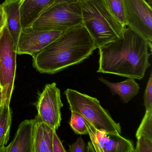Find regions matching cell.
<instances>
[{"label": "cell", "instance_id": "cell-1", "mask_svg": "<svg viewBox=\"0 0 152 152\" xmlns=\"http://www.w3.org/2000/svg\"><path fill=\"white\" fill-rule=\"evenodd\" d=\"M97 72L140 80L150 66L147 42L129 27L117 39L98 48Z\"/></svg>", "mask_w": 152, "mask_h": 152}, {"label": "cell", "instance_id": "cell-2", "mask_svg": "<svg viewBox=\"0 0 152 152\" xmlns=\"http://www.w3.org/2000/svg\"><path fill=\"white\" fill-rule=\"evenodd\" d=\"M96 49L92 37L84 26H77L65 30L33 56V66L41 73L54 74L83 62Z\"/></svg>", "mask_w": 152, "mask_h": 152}, {"label": "cell", "instance_id": "cell-3", "mask_svg": "<svg viewBox=\"0 0 152 152\" xmlns=\"http://www.w3.org/2000/svg\"><path fill=\"white\" fill-rule=\"evenodd\" d=\"M79 3L83 25L97 49L121 36L126 27L113 16L104 0H81Z\"/></svg>", "mask_w": 152, "mask_h": 152}, {"label": "cell", "instance_id": "cell-4", "mask_svg": "<svg viewBox=\"0 0 152 152\" xmlns=\"http://www.w3.org/2000/svg\"><path fill=\"white\" fill-rule=\"evenodd\" d=\"M64 93L71 111L80 114L97 129L121 134L120 123L113 120L96 98L71 89H67Z\"/></svg>", "mask_w": 152, "mask_h": 152}, {"label": "cell", "instance_id": "cell-5", "mask_svg": "<svg viewBox=\"0 0 152 152\" xmlns=\"http://www.w3.org/2000/svg\"><path fill=\"white\" fill-rule=\"evenodd\" d=\"M83 25L79 2L54 4L34 23L32 28L66 30Z\"/></svg>", "mask_w": 152, "mask_h": 152}, {"label": "cell", "instance_id": "cell-6", "mask_svg": "<svg viewBox=\"0 0 152 152\" xmlns=\"http://www.w3.org/2000/svg\"><path fill=\"white\" fill-rule=\"evenodd\" d=\"M17 48L6 25L0 34V87L3 104L10 105L15 88Z\"/></svg>", "mask_w": 152, "mask_h": 152}, {"label": "cell", "instance_id": "cell-7", "mask_svg": "<svg viewBox=\"0 0 152 152\" xmlns=\"http://www.w3.org/2000/svg\"><path fill=\"white\" fill-rule=\"evenodd\" d=\"M124 1L127 26L143 38L152 50V7L145 0Z\"/></svg>", "mask_w": 152, "mask_h": 152}, {"label": "cell", "instance_id": "cell-8", "mask_svg": "<svg viewBox=\"0 0 152 152\" xmlns=\"http://www.w3.org/2000/svg\"><path fill=\"white\" fill-rule=\"evenodd\" d=\"M61 101L60 90L56 83L47 84L39 96L37 101L36 116L42 121L56 131L60 126Z\"/></svg>", "mask_w": 152, "mask_h": 152}, {"label": "cell", "instance_id": "cell-9", "mask_svg": "<svg viewBox=\"0 0 152 152\" xmlns=\"http://www.w3.org/2000/svg\"><path fill=\"white\" fill-rule=\"evenodd\" d=\"M86 124L91 141L88 145L89 152H134L132 142L120 134L97 129L86 120Z\"/></svg>", "mask_w": 152, "mask_h": 152}, {"label": "cell", "instance_id": "cell-10", "mask_svg": "<svg viewBox=\"0 0 152 152\" xmlns=\"http://www.w3.org/2000/svg\"><path fill=\"white\" fill-rule=\"evenodd\" d=\"M64 31L31 27L23 29L18 43V55L34 56L59 37Z\"/></svg>", "mask_w": 152, "mask_h": 152}, {"label": "cell", "instance_id": "cell-11", "mask_svg": "<svg viewBox=\"0 0 152 152\" xmlns=\"http://www.w3.org/2000/svg\"><path fill=\"white\" fill-rule=\"evenodd\" d=\"M35 119L25 120L18 126L11 143L0 148V152H33Z\"/></svg>", "mask_w": 152, "mask_h": 152}, {"label": "cell", "instance_id": "cell-12", "mask_svg": "<svg viewBox=\"0 0 152 152\" xmlns=\"http://www.w3.org/2000/svg\"><path fill=\"white\" fill-rule=\"evenodd\" d=\"M22 0H6L1 7L6 18V26L17 49L18 43L23 30L20 8Z\"/></svg>", "mask_w": 152, "mask_h": 152}, {"label": "cell", "instance_id": "cell-13", "mask_svg": "<svg viewBox=\"0 0 152 152\" xmlns=\"http://www.w3.org/2000/svg\"><path fill=\"white\" fill-rule=\"evenodd\" d=\"M56 0H22L20 6L23 29L31 27L36 19L55 3Z\"/></svg>", "mask_w": 152, "mask_h": 152}, {"label": "cell", "instance_id": "cell-14", "mask_svg": "<svg viewBox=\"0 0 152 152\" xmlns=\"http://www.w3.org/2000/svg\"><path fill=\"white\" fill-rule=\"evenodd\" d=\"M35 119L33 152H53L52 140L55 130L42 121L37 116Z\"/></svg>", "mask_w": 152, "mask_h": 152}, {"label": "cell", "instance_id": "cell-15", "mask_svg": "<svg viewBox=\"0 0 152 152\" xmlns=\"http://www.w3.org/2000/svg\"><path fill=\"white\" fill-rule=\"evenodd\" d=\"M99 80L106 85L113 95H117L124 103H127L136 96L139 91V85L135 79L128 78L120 83H112L100 77Z\"/></svg>", "mask_w": 152, "mask_h": 152}, {"label": "cell", "instance_id": "cell-16", "mask_svg": "<svg viewBox=\"0 0 152 152\" xmlns=\"http://www.w3.org/2000/svg\"><path fill=\"white\" fill-rule=\"evenodd\" d=\"M10 106L3 104L0 113V148L5 146L9 140L12 118Z\"/></svg>", "mask_w": 152, "mask_h": 152}, {"label": "cell", "instance_id": "cell-17", "mask_svg": "<svg viewBox=\"0 0 152 152\" xmlns=\"http://www.w3.org/2000/svg\"><path fill=\"white\" fill-rule=\"evenodd\" d=\"M113 16L122 25L127 26L124 0H104Z\"/></svg>", "mask_w": 152, "mask_h": 152}, {"label": "cell", "instance_id": "cell-18", "mask_svg": "<svg viewBox=\"0 0 152 152\" xmlns=\"http://www.w3.org/2000/svg\"><path fill=\"white\" fill-rule=\"evenodd\" d=\"M72 116L70 120V125L76 134L86 135L88 133V130L86 124L85 118L78 112L72 111Z\"/></svg>", "mask_w": 152, "mask_h": 152}, {"label": "cell", "instance_id": "cell-19", "mask_svg": "<svg viewBox=\"0 0 152 152\" xmlns=\"http://www.w3.org/2000/svg\"><path fill=\"white\" fill-rule=\"evenodd\" d=\"M144 135L152 139V109L146 111L142 121L136 132V137Z\"/></svg>", "mask_w": 152, "mask_h": 152}, {"label": "cell", "instance_id": "cell-20", "mask_svg": "<svg viewBox=\"0 0 152 152\" xmlns=\"http://www.w3.org/2000/svg\"><path fill=\"white\" fill-rule=\"evenodd\" d=\"M137 139L134 152H152V139L144 135L140 136Z\"/></svg>", "mask_w": 152, "mask_h": 152}, {"label": "cell", "instance_id": "cell-21", "mask_svg": "<svg viewBox=\"0 0 152 152\" xmlns=\"http://www.w3.org/2000/svg\"><path fill=\"white\" fill-rule=\"evenodd\" d=\"M144 105L146 111L152 109V73H150L144 95Z\"/></svg>", "mask_w": 152, "mask_h": 152}, {"label": "cell", "instance_id": "cell-22", "mask_svg": "<svg viewBox=\"0 0 152 152\" xmlns=\"http://www.w3.org/2000/svg\"><path fill=\"white\" fill-rule=\"evenodd\" d=\"M70 152H89L88 145H86L84 140L80 137L73 144L69 145V150Z\"/></svg>", "mask_w": 152, "mask_h": 152}, {"label": "cell", "instance_id": "cell-23", "mask_svg": "<svg viewBox=\"0 0 152 152\" xmlns=\"http://www.w3.org/2000/svg\"><path fill=\"white\" fill-rule=\"evenodd\" d=\"M52 150L53 152H66V150L65 149L58 136L56 130H54L53 132V140H52Z\"/></svg>", "mask_w": 152, "mask_h": 152}, {"label": "cell", "instance_id": "cell-24", "mask_svg": "<svg viewBox=\"0 0 152 152\" xmlns=\"http://www.w3.org/2000/svg\"><path fill=\"white\" fill-rule=\"evenodd\" d=\"M6 24V18L4 12L0 13V34Z\"/></svg>", "mask_w": 152, "mask_h": 152}, {"label": "cell", "instance_id": "cell-25", "mask_svg": "<svg viewBox=\"0 0 152 152\" xmlns=\"http://www.w3.org/2000/svg\"><path fill=\"white\" fill-rule=\"evenodd\" d=\"M81 0H56L54 4L67 2V3H72V2H80Z\"/></svg>", "mask_w": 152, "mask_h": 152}, {"label": "cell", "instance_id": "cell-26", "mask_svg": "<svg viewBox=\"0 0 152 152\" xmlns=\"http://www.w3.org/2000/svg\"><path fill=\"white\" fill-rule=\"evenodd\" d=\"M3 105V102H2V95L1 90H0V106Z\"/></svg>", "mask_w": 152, "mask_h": 152}, {"label": "cell", "instance_id": "cell-27", "mask_svg": "<svg viewBox=\"0 0 152 152\" xmlns=\"http://www.w3.org/2000/svg\"><path fill=\"white\" fill-rule=\"evenodd\" d=\"M147 2L148 3L151 7H152V0H147Z\"/></svg>", "mask_w": 152, "mask_h": 152}, {"label": "cell", "instance_id": "cell-28", "mask_svg": "<svg viewBox=\"0 0 152 152\" xmlns=\"http://www.w3.org/2000/svg\"><path fill=\"white\" fill-rule=\"evenodd\" d=\"M3 12V9H2V7H1V5H0V13H2Z\"/></svg>", "mask_w": 152, "mask_h": 152}, {"label": "cell", "instance_id": "cell-29", "mask_svg": "<svg viewBox=\"0 0 152 152\" xmlns=\"http://www.w3.org/2000/svg\"><path fill=\"white\" fill-rule=\"evenodd\" d=\"M2 106H0V113H1V107H2Z\"/></svg>", "mask_w": 152, "mask_h": 152}, {"label": "cell", "instance_id": "cell-30", "mask_svg": "<svg viewBox=\"0 0 152 152\" xmlns=\"http://www.w3.org/2000/svg\"><path fill=\"white\" fill-rule=\"evenodd\" d=\"M1 90V87H0V90Z\"/></svg>", "mask_w": 152, "mask_h": 152}]
</instances>
